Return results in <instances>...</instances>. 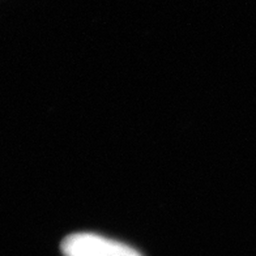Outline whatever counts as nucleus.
Instances as JSON below:
<instances>
[{"mask_svg": "<svg viewBox=\"0 0 256 256\" xmlns=\"http://www.w3.org/2000/svg\"><path fill=\"white\" fill-rule=\"evenodd\" d=\"M64 256H142L124 243L93 232H76L62 243Z\"/></svg>", "mask_w": 256, "mask_h": 256, "instance_id": "1", "label": "nucleus"}]
</instances>
